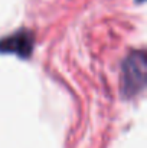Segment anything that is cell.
<instances>
[{
    "mask_svg": "<svg viewBox=\"0 0 147 148\" xmlns=\"http://www.w3.org/2000/svg\"><path fill=\"white\" fill-rule=\"evenodd\" d=\"M147 59L143 50L130 53L121 68V92L126 98H133L141 94L146 88Z\"/></svg>",
    "mask_w": 147,
    "mask_h": 148,
    "instance_id": "6da1fadb",
    "label": "cell"
},
{
    "mask_svg": "<svg viewBox=\"0 0 147 148\" xmlns=\"http://www.w3.org/2000/svg\"><path fill=\"white\" fill-rule=\"evenodd\" d=\"M33 43H35L33 33L30 30L22 29L0 40V52L14 53L16 56L20 58H29L33 50Z\"/></svg>",
    "mask_w": 147,
    "mask_h": 148,
    "instance_id": "7a4b0ae2",
    "label": "cell"
},
{
    "mask_svg": "<svg viewBox=\"0 0 147 148\" xmlns=\"http://www.w3.org/2000/svg\"><path fill=\"white\" fill-rule=\"evenodd\" d=\"M137 1H139V3H141V1H144V0H137Z\"/></svg>",
    "mask_w": 147,
    "mask_h": 148,
    "instance_id": "3957f363",
    "label": "cell"
}]
</instances>
